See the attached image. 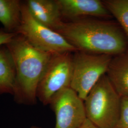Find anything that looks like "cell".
Masks as SVG:
<instances>
[{
  "mask_svg": "<svg viewBox=\"0 0 128 128\" xmlns=\"http://www.w3.org/2000/svg\"><path fill=\"white\" fill-rule=\"evenodd\" d=\"M56 32L78 51L88 53L120 55L125 52L122 33L112 23L94 19H78L63 22Z\"/></svg>",
  "mask_w": 128,
  "mask_h": 128,
  "instance_id": "6da1fadb",
  "label": "cell"
},
{
  "mask_svg": "<svg viewBox=\"0 0 128 128\" xmlns=\"http://www.w3.org/2000/svg\"><path fill=\"white\" fill-rule=\"evenodd\" d=\"M12 56L16 69L13 96L19 104L34 105L37 89L52 55L38 50L18 34L5 45Z\"/></svg>",
  "mask_w": 128,
  "mask_h": 128,
  "instance_id": "7a4b0ae2",
  "label": "cell"
},
{
  "mask_svg": "<svg viewBox=\"0 0 128 128\" xmlns=\"http://www.w3.org/2000/svg\"><path fill=\"white\" fill-rule=\"evenodd\" d=\"M121 99L105 74L84 101L87 120L96 128H114L120 115Z\"/></svg>",
  "mask_w": 128,
  "mask_h": 128,
  "instance_id": "3957f363",
  "label": "cell"
},
{
  "mask_svg": "<svg viewBox=\"0 0 128 128\" xmlns=\"http://www.w3.org/2000/svg\"><path fill=\"white\" fill-rule=\"evenodd\" d=\"M15 33L22 36L34 48L44 52L58 54L78 51L60 33L34 18L25 2H22L21 22Z\"/></svg>",
  "mask_w": 128,
  "mask_h": 128,
  "instance_id": "277c9868",
  "label": "cell"
},
{
  "mask_svg": "<svg viewBox=\"0 0 128 128\" xmlns=\"http://www.w3.org/2000/svg\"><path fill=\"white\" fill-rule=\"evenodd\" d=\"M112 56L78 51L73 56L70 87L84 101L101 78L106 74Z\"/></svg>",
  "mask_w": 128,
  "mask_h": 128,
  "instance_id": "5b68a950",
  "label": "cell"
},
{
  "mask_svg": "<svg viewBox=\"0 0 128 128\" xmlns=\"http://www.w3.org/2000/svg\"><path fill=\"white\" fill-rule=\"evenodd\" d=\"M72 76L71 53L53 54L38 85L37 98L44 105L50 104L56 93L70 87Z\"/></svg>",
  "mask_w": 128,
  "mask_h": 128,
  "instance_id": "8992f818",
  "label": "cell"
},
{
  "mask_svg": "<svg viewBox=\"0 0 128 128\" xmlns=\"http://www.w3.org/2000/svg\"><path fill=\"white\" fill-rule=\"evenodd\" d=\"M50 104L55 114V128H79L87 120L84 101L71 87L56 93Z\"/></svg>",
  "mask_w": 128,
  "mask_h": 128,
  "instance_id": "52a82bcc",
  "label": "cell"
},
{
  "mask_svg": "<svg viewBox=\"0 0 128 128\" xmlns=\"http://www.w3.org/2000/svg\"><path fill=\"white\" fill-rule=\"evenodd\" d=\"M62 18L76 19L82 16L107 17L110 13L99 0H56Z\"/></svg>",
  "mask_w": 128,
  "mask_h": 128,
  "instance_id": "ba28073f",
  "label": "cell"
},
{
  "mask_svg": "<svg viewBox=\"0 0 128 128\" xmlns=\"http://www.w3.org/2000/svg\"><path fill=\"white\" fill-rule=\"evenodd\" d=\"M25 2L34 18L56 32L64 22L56 0H28Z\"/></svg>",
  "mask_w": 128,
  "mask_h": 128,
  "instance_id": "9c48e42d",
  "label": "cell"
},
{
  "mask_svg": "<svg viewBox=\"0 0 128 128\" xmlns=\"http://www.w3.org/2000/svg\"><path fill=\"white\" fill-rule=\"evenodd\" d=\"M106 74L120 96L128 98V53L112 58Z\"/></svg>",
  "mask_w": 128,
  "mask_h": 128,
  "instance_id": "30bf717a",
  "label": "cell"
},
{
  "mask_svg": "<svg viewBox=\"0 0 128 128\" xmlns=\"http://www.w3.org/2000/svg\"><path fill=\"white\" fill-rule=\"evenodd\" d=\"M16 69L12 56L7 46H0V94H14Z\"/></svg>",
  "mask_w": 128,
  "mask_h": 128,
  "instance_id": "8fae6325",
  "label": "cell"
},
{
  "mask_svg": "<svg viewBox=\"0 0 128 128\" xmlns=\"http://www.w3.org/2000/svg\"><path fill=\"white\" fill-rule=\"evenodd\" d=\"M22 2L0 0V23L7 32L15 33L22 20Z\"/></svg>",
  "mask_w": 128,
  "mask_h": 128,
  "instance_id": "7c38bea8",
  "label": "cell"
},
{
  "mask_svg": "<svg viewBox=\"0 0 128 128\" xmlns=\"http://www.w3.org/2000/svg\"><path fill=\"white\" fill-rule=\"evenodd\" d=\"M102 2L119 22L128 38V0H106Z\"/></svg>",
  "mask_w": 128,
  "mask_h": 128,
  "instance_id": "4fadbf2b",
  "label": "cell"
},
{
  "mask_svg": "<svg viewBox=\"0 0 128 128\" xmlns=\"http://www.w3.org/2000/svg\"><path fill=\"white\" fill-rule=\"evenodd\" d=\"M114 128H128V98L122 97L120 112L118 121Z\"/></svg>",
  "mask_w": 128,
  "mask_h": 128,
  "instance_id": "5bb4252c",
  "label": "cell"
},
{
  "mask_svg": "<svg viewBox=\"0 0 128 128\" xmlns=\"http://www.w3.org/2000/svg\"><path fill=\"white\" fill-rule=\"evenodd\" d=\"M16 34V33L7 32L2 30H0V46L9 43Z\"/></svg>",
  "mask_w": 128,
  "mask_h": 128,
  "instance_id": "9a60e30c",
  "label": "cell"
},
{
  "mask_svg": "<svg viewBox=\"0 0 128 128\" xmlns=\"http://www.w3.org/2000/svg\"><path fill=\"white\" fill-rule=\"evenodd\" d=\"M79 128H96L91 122L87 119L86 122Z\"/></svg>",
  "mask_w": 128,
  "mask_h": 128,
  "instance_id": "2e32d148",
  "label": "cell"
},
{
  "mask_svg": "<svg viewBox=\"0 0 128 128\" xmlns=\"http://www.w3.org/2000/svg\"><path fill=\"white\" fill-rule=\"evenodd\" d=\"M40 128V127H36V126H33V127H30V128Z\"/></svg>",
  "mask_w": 128,
  "mask_h": 128,
  "instance_id": "e0dca14e",
  "label": "cell"
}]
</instances>
